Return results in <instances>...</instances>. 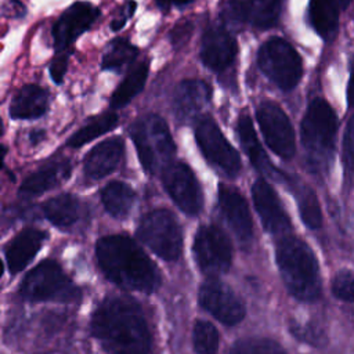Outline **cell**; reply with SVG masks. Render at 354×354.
Returning a JSON list of instances; mask_svg holds the SVG:
<instances>
[{
    "mask_svg": "<svg viewBox=\"0 0 354 354\" xmlns=\"http://www.w3.org/2000/svg\"><path fill=\"white\" fill-rule=\"evenodd\" d=\"M91 332L109 354H149L151 335L144 314L127 296L105 299L93 314Z\"/></svg>",
    "mask_w": 354,
    "mask_h": 354,
    "instance_id": "1",
    "label": "cell"
},
{
    "mask_svg": "<svg viewBox=\"0 0 354 354\" xmlns=\"http://www.w3.org/2000/svg\"><path fill=\"white\" fill-rule=\"evenodd\" d=\"M97 260L104 274L116 285L151 293L160 283V274L145 252L126 235H108L97 242Z\"/></svg>",
    "mask_w": 354,
    "mask_h": 354,
    "instance_id": "2",
    "label": "cell"
},
{
    "mask_svg": "<svg viewBox=\"0 0 354 354\" xmlns=\"http://www.w3.org/2000/svg\"><path fill=\"white\" fill-rule=\"evenodd\" d=\"M282 281L289 293L301 301H314L321 295V274L315 254L297 236H282L275 249Z\"/></svg>",
    "mask_w": 354,
    "mask_h": 354,
    "instance_id": "3",
    "label": "cell"
},
{
    "mask_svg": "<svg viewBox=\"0 0 354 354\" xmlns=\"http://www.w3.org/2000/svg\"><path fill=\"white\" fill-rule=\"evenodd\" d=\"M337 118L332 106L322 98L313 100L301 120V144L307 160L314 170H325L332 159Z\"/></svg>",
    "mask_w": 354,
    "mask_h": 354,
    "instance_id": "4",
    "label": "cell"
},
{
    "mask_svg": "<svg viewBox=\"0 0 354 354\" xmlns=\"http://www.w3.org/2000/svg\"><path fill=\"white\" fill-rule=\"evenodd\" d=\"M140 162L148 173L171 163L176 145L166 122L159 115H148L134 122L130 130Z\"/></svg>",
    "mask_w": 354,
    "mask_h": 354,
    "instance_id": "5",
    "label": "cell"
},
{
    "mask_svg": "<svg viewBox=\"0 0 354 354\" xmlns=\"http://www.w3.org/2000/svg\"><path fill=\"white\" fill-rule=\"evenodd\" d=\"M21 295L33 301H73L80 297V289L55 261L46 260L28 272L21 283Z\"/></svg>",
    "mask_w": 354,
    "mask_h": 354,
    "instance_id": "6",
    "label": "cell"
},
{
    "mask_svg": "<svg viewBox=\"0 0 354 354\" xmlns=\"http://www.w3.org/2000/svg\"><path fill=\"white\" fill-rule=\"evenodd\" d=\"M257 62L261 72L285 91L296 87L303 75L300 55L281 37H271L260 47Z\"/></svg>",
    "mask_w": 354,
    "mask_h": 354,
    "instance_id": "7",
    "label": "cell"
},
{
    "mask_svg": "<svg viewBox=\"0 0 354 354\" xmlns=\"http://www.w3.org/2000/svg\"><path fill=\"white\" fill-rule=\"evenodd\" d=\"M137 235L163 260L174 261L181 253V228L173 213L169 210L158 209L145 214L138 225Z\"/></svg>",
    "mask_w": 354,
    "mask_h": 354,
    "instance_id": "8",
    "label": "cell"
},
{
    "mask_svg": "<svg viewBox=\"0 0 354 354\" xmlns=\"http://www.w3.org/2000/svg\"><path fill=\"white\" fill-rule=\"evenodd\" d=\"M194 256L198 267L206 275H220L228 271L232 249L227 235L216 225H202L194 239Z\"/></svg>",
    "mask_w": 354,
    "mask_h": 354,
    "instance_id": "9",
    "label": "cell"
},
{
    "mask_svg": "<svg viewBox=\"0 0 354 354\" xmlns=\"http://www.w3.org/2000/svg\"><path fill=\"white\" fill-rule=\"evenodd\" d=\"M256 116L270 149L283 159H290L296 148L295 131L282 108L272 101H264L259 105Z\"/></svg>",
    "mask_w": 354,
    "mask_h": 354,
    "instance_id": "10",
    "label": "cell"
},
{
    "mask_svg": "<svg viewBox=\"0 0 354 354\" xmlns=\"http://www.w3.org/2000/svg\"><path fill=\"white\" fill-rule=\"evenodd\" d=\"M196 142L209 162L234 176L241 169V158L236 149L227 141L212 118H202L195 127Z\"/></svg>",
    "mask_w": 354,
    "mask_h": 354,
    "instance_id": "11",
    "label": "cell"
},
{
    "mask_svg": "<svg viewBox=\"0 0 354 354\" xmlns=\"http://www.w3.org/2000/svg\"><path fill=\"white\" fill-rule=\"evenodd\" d=\"M163 187L174 203L189 216L202 210V191L192 170L183 162L170 163L162 173Z\"/></svg>",
    "mask_w": 354,
    "mask_h": 354,
    "instance_id": "12",
    "label": "cell"
},
{
    "mask_svg": "<svg viewBox=\"0 0 354 354\" xmlns=\"http://www.w3.org/2000/svg\"><path fill=\"white\" fill-rule=\"evenodd\" d=\"M199 304L224 325H236L245 317V306L239 296L216 278H209L202 283Z\"/></svg>",
    "mask_w": 354,
    "mask_h": 354,
    "instance_id": "13",
    "label": "cell"
},
{
    "mask_svg": "<svg viewBox=\"0 0 354 354\" xmlns=\"http://www.w3.org/2000/svg\"><path fill=\"white\" fill-rule=\"evenodd\" d=\"M100 10L87 1H76L66 8L53 28L54 47L57 51H64L83 32L90 29L98 18Z\"/></svg>",
    "mask_w": 354,
    "mask_h": 354,
    "instance_id": "14",
    "label": "cell"
},
{
    "mask_svg": "<svg viewBox=\"0 0 354 354\" xmlns=\"http://www.w3.org/2000/svg\"><path fill=\"white\" fill-rule=\"evenodd\" d=\"M236 55V41L225 26L213 25L206 29L201 44V59L213 71H224L232 65Z\"/></svg>",
    "mask_w": 354,
    "mask_h": 354,
    "instance_id": "15",
    "label": "cell"
},
{
    "mask_svg": "<svg viewBox=\"0 0 354 354\" xmlns=\"http://www.w3.org/2000/svg\"><path fill=\"white\" fill-rule=\"evenodd\" d=\"M252 196L266 231L271 234H283L290 230V220L274 188L266 180L259 178L254 181Z\"/></svg>",
    "mask_w": 354,
    "mask_h": 354,
    "instance_id": "16",
    "label": "cell"
},
{
    "mask_svg": "<svg viewBox=\"0 0 354 354\" xmlns=\"http://www.w3.org/2000/svg\"><path fill=\"white\" fill-rule=\"evenodd\" d=\"M218 205L228 227L242 245L250 243L253 238V224L246 201L242 195L228 185L218 187Z\"/></svg>",
    "mask_w": 354,
    "mask_h": 354,
    "instance_id": "17",
    "label": "cell"
},
{
    "mask_svg": "<svg viewBox=\"0 0 354 354\" xmlns=\"http://www.w3.org/2000/svg\"><path fill=\"white\" fill-rule=\"evenodd\" d=\"M123 152L124 144L120 137H113L100 142L84 158V174L91 180H98L108 176L120 163Z\"/></svg>",
    "mask_w": 354,
    "mask_h": 354,
    "instance_id": "18",
    "label": "cell"
},
{
    "mask_svg": "<svg viewBox=\"0 0 354 354\" xmlns=\"http://www.w3.org/2000/svg\"><path fill=\"white\" fill-rule=\"evenodd\" d=\"M212 88L207 83L198 79L183 80L173 94V109L180 119L196 116L210 101Z\"/></svg>",
    "mask_w": 354,
    "mask_h": 354,
    "instance_id": "19",
    "label": "cell"
},
{
    "mask_svg": "<svg viewBox=\"0 0 354 354\" xmlns=\"http://www.w3.org/2000/svg\"><path fill=\"white\" fill-rule=\"evenodd\" d=\"M46 238L47 234L41 230L25 228L12 241H10L6 248V261L8 271L11 274L22 271L39 252Z\"/></svg>",
    "mask_w": 354,
    "mask_h": 354,
    "instance_id": "20",
    "label": "cell"
},
{
    "mask_svg": "<svg viewBox=\"0 0 354 354\" xmlns=\"http://www.w3.org/2000/svg\"><path fill=\"white\" fill-rule=\"evenodd\" d=\"M238 134L245 153L259 171H263L274 178H286L278 169H275L271 165L267 153L261 148L260 141L256 136L252 119L248 115H241L238 120Z\"/></svg>",
    "mask_w": 354,
    "mask_h": 354,
    "instance_id": "21",
    "label": "cell"
},
{
    "mask_svg": "<svg viewBox=\"0 0 354 354\" xmlns=\"http://www.w3.org/2000/svg\"><path fill=\"white\" fill-rule=\"evenodd\" d=\"M71 174V163L68 159H55L29 174L22 185L21 192L25 195H39L58 185Z\"/></svg>",
    "mask_w": 354,
    "mask_h": 354,
    "instance_id": "22",
    "label": "cell"
},
{
    "mask_svg": "<svg viewBox=\"0 0 354 354\" xmlns=\"http://www.w3.org/2000/svg\"><path fill=\"white\" fill-rule=\"evenodd\" d=\"M47 111V91L36 84H26L18 90L10 104L12 119H37Z\"/></svg>",
    "mask_w": 354,
    "mask_h": 354,
    "instance_id": "23",
    "label": "cell"
},
{
    "mask_svg": "<svg viewBox=\"0 0 354 354\" xmlns=\"http://www.w3.org/2000/svg\"><path fill=\"white\" fill-rule=\"evenodd\" d=\"M340 7L335 0H310V21L315 32L332 40L337 32Z\"/></svg>",
    "mask_w": 354,
    "mask_h": 354,
    "instance_id": "24",
    "label": "cell"
},
{
    "mask_svg": "<svg viewBox=\"0 0 354 354\" xmlns=\"http://www.w3.org/2000/svg\"><path fill=\"white\" fill-rule=\"evenodd\" d=\"M101 201L111 216L124 218L134 205L136 192L124 183L112 181L102 188Z\"/></svg>",
    "mask_w": 354,
    "mask_h": 354,
    "instance_id": "25",
    "label": "cell"
},
{
    "mask_svg": "<svg viewBox=\"0 0 354 354\" xmlns=\"http://www.w3.org/2000/svg\"><path fill=\"white\" fill-rule=\"evenodd\" d=\"M41 209L46 218L59 228L72 225L79 217V201L71 194H61L48 199Z\"/></svg>",
    "mask_w": 354,
    "mask_h": 354,
    "instance_id": "26",
    "label": "cell"
},
{
    "mask_svg": "<svg viewBox=\"0 0 354 354\" xmlns=\"http://www.w3.org/2000/svg\"><path fill=\"white\" fill-rule=\"evenodd\" d=\"M148 72H149L148 61L140 62L133 69H130L126 77L113 91V95L111 98V106L112 108L126 106L144 88L148 77Z\"/></svg>",
    "mask_w": 354,
    "mask_h": 354,
    "instance_id": "27",
    "label": "cell"
},
{
    "mask_svg": "<svg viewBox=\"0 0 354 354\" xmlns=\"http://www.w3.org/2000/svg\"><path fill=\"white\" fill-rule=\"evenodd\" d=\"M289 184L293 188V192H295V196L297 201V206H299V213H300L303 223L311 230L319 228L322 224V213H321V206H319V202H318L314 191L310 187L300 184L297 181H289Z\"/></svg>",
    "mask_w": 354,
    "mask_h": 354,
    "instance_id": "28",
    "label": "cell"
},
{
    "mask_svg": "<svg viewBox=\"0 0 354 354\" xmlns=\"http://www.w3.org/2000/svg\"><path fill=\"white\" fill-rule=\"evenodd\" d=\"M118 124V115L113 112H104L95 118H93L87 124H84L80 130H77L66 142L68 147L77 148L82 147L94 138L111 131Z\"/></svg>",
    "mask_w": 354,
    "mask_h": 354,
    "instance_id": "29",
    "label": "cell"
},
{
    "mask_svg": "<svg viewBox=\"0 0 354 354\" xmlns=\"http://www.w3.org/2000/svg\"><path fill=\"white\" fill-rule=\"evenodd\" d=\"M137 55H138V50L136 46H133L126 39L116 37L109 43L106 51L104 53L101 66L102 69H106V71L120 72L129 64H131Z\"/></svg>",
    "mask_w": 354,
    "mask_h": 354,
    "instance_id": "30",
    "label": "cell"
},
{
    "mask_svg": "<svg viewBox=\"0 0 354 354\" xmlns=\"http://www.w3.org/2000/svg\"><path fill=\"white\" fill-rule=\"evenodd\" d=\"M248 21L260 28H271L279 18L283 0H245Z\"/></svg>",
    "mask_w": 354,
    "mask_h": 354,
    "instance_id": "31",
    "label": "cell"
},
{
    "mask_svg": "<svg viewBox=\"0 0 354 354\" xmlns=\"http://www.w3.org/2000/svg\"><path fill=\"white\" fill-rule=\"evenodd\" d=\"M227 354H288L283 347L266 337H246L235 342Z\"/></svg>",
    "mask_w": 354,
    "mask_h": 354,
    "instance_id": "32",
    "label": "cell"
},
{
    "mask_svg": "<svg viewBox=\"0 0 354 354\" xmlns=\"http://www.w3.org/2000/svg\"><path fill=\"white\" fill-rule=\"evenodd\" d=\"M194 348L198 354H216L218 350V332L207 321H196L192 332Z\"/></svg>",
    "mask_w": 354,
    "mask_h": 354,
    "instance_id": "33",
    "label": "cell"
},
{
    "mask_svg": "<svg viewBox=\"0 0 354 354\" xmlns=\"http://www.w3.org/2000/svg\"><path fill=\"white\" fill-rule=\"evenodd\" d=\"M332 293L343 301L354 303V272L348 270L339 271L332 281Z\"/></svg>",
    "mask_w": 354,
    "mask_h": 354,
    "instance_id": "34",
    "label": "cell"
},
{
    "mask_svg": "<svg viewBox=\"0 0 354 354\" xmlns=\"http://www.w3.org/2000/svg\"><path fill=\"white\" fill-rule=\"evenodd\" d=\"M221 18L228 25H241L248 21L245 0H230L221 12Z\"/></svg>",
    "mask_w": 354,
    "mask_h": 354,
    "instance_id": "35",
    "label": "cell"
},
{
    "mask_svg": "<svg viewBox=\"0 0 354 354\" xmlns=\"http://www.w3.org/2000/svg\"><path fill=\"white\" fill-rule=\"evenodd\" d=\"M343 145H344V153H346V159L348 162L350 170L354 173V115L350 118L347 123Z\"/></svg>",
    "mask_w": 354,
    "mask_h": 354,
    "instance_id": "36",
    "label": "cell"
},
{
    "mask_svg": "<svg viewBox=\"0 0 354 354\" xmlns=\"http://www.w3.org/2000/svg\"><path fill=\"white\" fill-rule=\"evenodd\" d=\"M68 68V54L62 53L58 57H55L50 65V76L54 83L61 84L65 76Z\"/></svg>",
    "mask_w": 354,
    "mask_h": 354,
    "instance_id": "37",
    "label": "cell"
},
{
    "mask_svg": "<svg viewBox=\"0 0 354 354\" xmlns=\"http://www.w3.org/2000/svg\"><path fill=\"white\" fill-rule=\"evenodd\" d=\"M191 32H192V25H191L189 22H183V24L176 25L174 29H173L171 33H170L171 43H173L176 47L183 46L187 40H189Z\"/></svg>",
    "mask_w": 354,
    "mask_h": 354,
    "instance_id": "38",
    "label": "cell"
},
{
    "mask_svg": "<svg viewBox=\"0 0 354 354\" xmlns=\"http://www.w3.org/2000/svg\"><path fill=\"white\" fill-rule=\"evenodd\" d=\"M134 10H136V1L127 0L126 4L123 6V11L118 15V18H115V19L111 22V28H112L113 30H119L120 28H123L124 24H126V21L133 15Z\"/></svg>",
    "mask_w": 354,
    "mask_h": 354,
    "instance_id": "39",
    "label": "cell"
},
{
    "mask_svg": "<svg viewBox=\"0 0 354 354\" xmlns=\"http://www.w3.org/2000/svg\"><path fill=\"white\" fill-rule=\"evenodd\" d=\"M347 102L350 106H354V59L350 62V77L347 86Z\"/></svg>",
    "mask_w": 354,
    "mask_h": 354,
    "instance_id": "40",
    "label": "cell"
},
{
    "mask_svg": "<svg viewBox=\"0 0 354 354\" xmlns=\"http://www.w3.org/2000/svg\"><path fill=\"white\" fill-rule=\"evenodd\" d=\"M192 0H156V4L160 8H169L171 6H185L188 3H191Z\"/></svg>",
    "mask_w": 354,
    "mask_h": 354,
    "instance_id": "41",
    "label": "cell"
},
{
    "mask_svg": "<svg viewBox=\"0 0 354 354\" xmlns=\"http://www.w3.org/2000/svg\"><path fill=\"white\" fill-rule=\"evenodd\" d=\"M44 136H46L44 130H33L30 133V142L32 144H37V142H40L44 138Z\"/></svg>",
    "mask_w": 354,
    "mask_h": 354,
    "instance_id": "42",
    "label": "cell"
},
{
    "mask_svg": "<svg viewBox=\"0 0 354 354\" xmlns=\"http://www.w3.org/2000/svg\"><path fill=\"white\" fill-rule=\"evenodd\" d=\"M336 3H337V6L340 7V10H344L350 3H351V0H335Z\"/></svg>",
    "mask_w": 354,
    "mask_h": 354,
    "instance_id": "43",
    "label": "cell"
}]
</instances>
